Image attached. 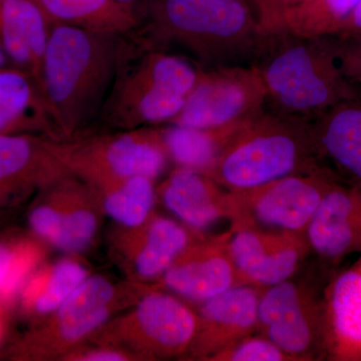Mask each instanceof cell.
<instances>
[{"label": "cell", "instance_id": "obj_1", "mask_svg": "<svg viewBox=\"0 0 361 361\" xmlns=\"http://www.w3.org/2000/svg\"><path fill=\"white\" fill-rule=\"evenodd\" d=\"M250 63L262 78L265 108L279 115L310 123L336 104L361 99L339 68L334 35L264 32Z\"/></svg>", "mask_w": 361, "mask_h": 361}, {"label": "cell", "instance_id": "obj_2", "mask_svg": "<svg viewBox=\"0 0 361 361\" xmlns=\"http://www.w3.org/2000/svg\"><path fill=\"white\" fill-rule=\"evenodd\" d=\"M118 39L120 35L51 25L39 85L58 139L82 132L99 116L115 77Z\"/></svg>", "mask_w": 361, "mask_h": 361}, {"label": "cell", "instance_id": "obj_3", "mask_svg": "<svg viewBox=\"0 0 361 361\" xmlns=\"http://www.w3.org/2000/svg\"><path fill=\"white\" fill-rule=\"evenodd\" d=\"M199 73L200 68L156 44L141 25L120 35L115 77L99 118L118 130L169 123Z\"/></svg>", "mask_w": 361, "mask_h": 361}, {"label": "cell", "instance_id": "obj_4", "mask_svg": "<svg viewBox=\"0 0 361 361\" xmlns=\"http://www.w3.org/2000/svg\"><path fill=\"white\" fill-rule=\"evenodd\" d=\"M146 20L156 44L179 47L203 68L251 63L264 35L244 0H152Z\"/></svg>", "mask_w": 361, "mask_h": 361}, {"label": "cell", "instance_id": "obj_5", "mask_svg": "<svg viewBox=\"0 0 361 361\" xmlns=\"http://www.w3.org/2000/svg\"><path fill=\"white\" fill-rule=\"evenodd\" d=\"M322 166L315 156L308 123L265 108L247 118L203 174L237 192Z\"/></svg>", "mask_w": 361, "mask_h": 361}, {"label": "cell", "instance_id": "obj_6", "mask_svg": "<svg viewBox=\"0 0 361 361\" xmlns=\"http://www.w3.org/2000/svg\"><path fill=\"white\" fill-rule=\"evenodd\" d=\"M49 147L70 174L99 190L134 177L156 180L167 168L169 155L161 129L153 127L49 137Z\"/></svg>", "mask_w": 361, "mask_h": 361}, {"label": "cell", "instance_id": "obj_7", "mask_svg": "<svg viewBox=\"0 0 361 361\" xmlns=\"http://www.w3.org/2000/svg\"><path fill=\"white\" fill-rule=\"evenodd\" d=\"M296 275L261 291L258 334L292 361L324 360L322 293L329 277L318 267L306 279Z\"/></svg>", "mask_w": 361, "mask_h": 361}, {"label": "cell", "instance_id": "obj_8", "mask_svg": "<svg viewBox=\"0 0 361 361\" xmlns=\"http://www.w3.org/2000/svg\"><path fill=\"white\" fill-rule=\"evenodd\" d=\"M197 311L161 287L147 289L134 310L104 330L103 345L142 360L187 357L198 330Z\"/></svg>", "mask_w": 361, "mask_h": 361}, {"label": "cell", "instance_id": "obj_9", "mask_svg": "<svg viewBox=\"0 0 361 361\" xmlns=\"http://www.w3.org/2000/svg\"><path fill=\"white\" fill-rule=\"evenodd\" d=\"M336 180V176L322 166L313 172L230 192L231 228L304 235L323 196Z\"/></svg>", "mask_w": 361, "mask_h": 361}, {"label": "cell", "instance_id": "obj_10", "mask_svg": "<svg viewBox=\"0 0 361 361\" xmlns=\"http://www.w3.org/2000/svg\"><path fill=\"white\" fill-rule=\"evenodd\" d=\"M123 301L120 285L104 276L87 277L44 322L16 348V357H56L96 334ZM65 355V356H66Z\"/></svg>", "mask_w": 361, "mask_h": 361}, {"label": "cell", "instance_id": "obj_11", "mask_svg": "<svg viewBox=\"0 0 361 361\" xmlns=\"http://www.w3.org/2000/svg\"><path fill=\"white\" fill-rule=\"evenodd\" d=\"M265 104L264 85L254 66L201 68L182 110L167 125L222 127L251 118Z\"/></svg>", "mask_w": 361, "mask_h": 361}, {"label": "cell", "instance_id": "obj_12", "mask_svg": "<svg viewBox=\"0 0 361 361\" xmlns=\"http://www.w3.org/2000/svg\"><path fill=\"white\" fill-rule=\"evenodd\" d=\"M44 190V198L28 216L32 231L61 250L84 251L99 228L96 191L71 174L54 180Z\"/></svg>", "mask_w": 361, "mask_h": 361}, {"label": "cell", "instance_id": "obj_13", "mask_svg": "<svg viewBox=\"0 0 361 361\" xmlns=\"http://www.w3.org/2000/svg\"><path fill=\"white\" fill-rule=\"evenodd\" d=\"M230 251L240 285L264 289L295 276L310 256L304 235L230 228Z\"/></svg>", "mask_w": 361, "mask_h": 361}, {"label": "cell", "instance_id": "obj_14", "mask_svg": "<svg viewBox=\"0 0 361 361\" xmlns=\"http://www.w3.org/2000/svg\"><path fill=\"white\" fill-rule=\"evenodd\" d=\"M317 266L327 276L361 253V190L334 180L304 233Z\"/></svg>", "mask_w": 361, "mask_h": 361}, {"label": "cell", "instance_id": "obj_15", "mask_svg": "<svg viewBox=\"0 0 361 361\" xmlns=\"http://www.w3.org/2000/svg\"><path fill=\"white\" fill-rule=\"evenodd\" d=\"M232 230L203 236L188 247L156 286L198 304L240 285L230 251Z\"/></svg>", "mask_w": 361, "mask_h": 361}, {"label": "cell", "instance_id": "obj_16", "mask_svg": "<svg viewBox=\"0 0 361 361\" xmlns=\"http://www.w3.org/2000/svg\"><path fill=\"white\" fill-rule=\"evenodd\" d=\"M261 291L238 285L197 304L198 330L187 357L209 361L244 337L257 334Z\"/></svg>", "mask_w": 361, "mask_h": 361}, {"label": "cell", "instance_id": "obj_17", "mask_svg": "<svg viewBox=\"0 0 361 361\" xmlns=\"http://www.w3.org/2000/svg\"><path fill=\"white\" fill-rule=\"evenodd\" d=\"M203 236L183 223L153 213L139 227L125 228L116 251L135 279L158 281L180 254Z\"/></svg>", "mask_w": 361, "mask_h": 361}, {"label": "cell", "instance_id": "obj_18", "mask_svg": "<svg viewBox=\"0 0 361 361\" xmlns=\"http://www.w3.org/2000/svg\"><path fill=\"white\" fill-rule=\"evenodd\" d=\"M324 360L361 361V253L332 273L322 293Z\"/></svg>", "mask_w": 361, "mask_h": 361}, {"label": "cell", "instance_id": "obj_19", "mask_svg": "<svg viewBox=\"0 0 361 361\" xmlns=\"http://www.w3.org/2000/svg\"><path fill=\"white\" fill-rule=\"evenodd\" d=\"M308 125L319 163L361 190V99L336 104Z\"/></svg>", "mask_w": 361, "mask_h": 361}, {"label": "cell", "instance_id": "obj_20", "mask_svg": "<svg viewBox=\"0 0 361 361\" xmlns=\"http://www.w3.org/2000/svg\"><path fill=\"white\" fill-rule=\"evenodd\" d=\"M70 174L42 135H0V203Z\"/></svg>", "mask_w": 361, "mask_h": 361}, {"label": "cell", "instance_id": "obj_21", "mask_svg": "<svg viewBox=\"0 0 361 361\" xmlns=\"http://www.w3.org/2000/svg\"><path fill=\"white\" fill-rule=\"evenodd\" d=\"M157 198L195 231L231 219L230 191L198 171L178 167L157 189Z\"/></svg>", "mask_w": 361, "mask_h": 361}, {"label": "cell", "instance_id": "obj_22", "mask_svg": "<svg viewBox=\"0 0 361 361\" xmlns=\"http://www.w3.org/2000/svg\"><path fill=\"white\" fill-rule=\"evenodd\" d=\"M51 27L32 0H0V45L11 65L32 75L39 85Z\"/></svg>", "mask_w": 361, "mask_h": 361}, {"label": "cell", "instance_id": "obj_23", "mask_svg": "<svg viewBox=\"0 0 361 361\" xmlns=\"http://www.w3.org/2000/svg\"><path fill=\"white\" fill-rule=\"evenodd\" d=\"M35 134L58 139L39 82L13 66L0 68V135Z\"/></svg>", "mask_w": 361, "mask_h": 361}, {"label": "cell", "instance_id": "obj_24", "mask_svg": "<svg viewBox=\"0 0 361 361\" xmlns=\"http://www.w3.org/2000/svg\"><path fill=\"white\" fill-rule=\"evenodd\" d=\"M51 25L65 23L92 32L122 35L142 25L139 16L115 0H32Z\"/></svg>", "mask_w": 361, "mask_h": 361}, {"label": "cell", "instance_id": "obj_25", "mask_svg": "<svg viewBox=\"0 0 361 361\" xmlns=\"http://www.w3.org/2000/svg\"><path fill=\"white\" fill-rule=\"evenodd\" d=\"M246 120L209 129L168 125L160 128L161 139L169 158L178 167L203 173Z\"/></svg>", "mask_w": 361, "mask_h": 361}, {"label": "cell", "instance_id": "obj_26", "mask_svg": "<svg viewBox=\"0 0 361 361\" xmlns=\"http://www.w3.org/2000/svg\"><path fill=\"white\" fill-rule=\"evenodd\" d=\"M87 277L85 266L71 259L35 271L20 292L21 305L28 314L44 317L58 310Z\"/></svg>", "mask_w": 361, "mask_h": 361}, {"label": "cell", "instance_id": "obj_27", "mask_svg": "<svg viewBox=\"0 0 361 361\" xmlns=\"http://www.w3.org/2000/svg\"><path fill=\"white\" fill-rule=\"evenodd\" d=\"M360 0H302L283 9L276 30L303 37L337 35Z\"/></svg>", "mask_w": 361, "mask_h": 361}, {"label": "cell", "instance_id": "obj_28", "mask_svg": "<svg viewBox=\"0 0 361 361\" xmlns=\"http://www.w3.org/2000/svg\"><path fill=\"white\" fill-rule=\"evenodd\" d=\"M94 191L104 213L123 228L139 227L153 214L155 180L134 177Z\"/></svg>", "mask_w": 361, "mask_h": 361}, {"label": "cell", "instance_id": "obj_29", "mask_svg": "<svg viewBox=\"0 0 361 361\" xmlns=\"http://www.w3.org/2000/svg\"><path fill=\"white\" fill-rule=\"evenodd\" d=\"M39 246L27 240L0 241V307L20 296L40 260Z\"/></svg>", "mask_w": 361, "mask_h": 361}, {"label": "cell", "instance_id": "obj_30", "mask_svg": "<svg viewBox=\"0 0 361 361\" xmlns=\"http://www.w3.org/2000/svg\"><path fill=\"white\" fill-rule=\"evenodd\" d=\"M209 361H292L267 337L254 334L214 355Z\"/></svg>", "mask_w": 361, "mask_h": 361}, {"label": "cell", "instance_id": "obj_31", "mask_svg": "<svg viewBox=\"0 0 361 361\" xmlns=\"http://www.w3.org/2000/svg\"><path fill=\"white\" fill-rule=\"evenodd\" d=\"M337 61L346 80L361 90V35H334Z\"/></svg>", "mask_w": 361, "mask_h": 361}, {"label": "cell", "instance_id": "obj_32", "mask_svg": "<svg viewBox=\"0 0 361 361\" xmlns=\"http://www.w3.org/2000/svg\"><path fill=\"white\" fill-rule=\"evenodd\" d=\"M66 357L73 360L84 361H123L130 360L134 357L130 353H126L123 349L115 346L102 345L101 348L87 349V350L75 351L68 353Z\"/></svg>", "mask_w": 361, "mask_h": 361}, {"label": "cell", "instance_id": "obj_33", "mask_svg": "<svg viewBox=\"0 0 361 361\" xmlns=\"http://www.w3.org/2000/svg\"><path fill=\"white\" fill-rule=\"evenodd\" d=\"M257 7L258 20L263 32H273L276 30L279 20V0H252Z\"/></svg>", "mask_w": 361, "mask_h": 361}, {"label": "cell", "instance_id": "obj_34", "mask_svg": "<svg viewBox=\"0 0 361 361\" xmlns=\"http://www.w3.org/2000/svg\"><path fill=\"white\" fill-rule=\"evenodd\" d=\"M361 35V0L338 35Z\"/></svg>", "mask_w": 361, "mask_h": 361}, {"label": "cell", "instance_id": "obj_35", "mask_svg": "<svg viewBox=\"0 0 361 361\" xmlns=\"http://www.w3.org/2000/svg\"><path fill=\"white\" fill-rule=\"evenodd\" d=\"M118 4H122L123 6L127 7L130 11H134L142 23L146 20L148 16L149 4L152 0H115Z\"/></svg>", "mask_w": 361, "mask_h": 361}, {"label": "cell", "instance_id": "obj_36", "mask_svg": "<svg viewBox=\"0 0 361 361\" xmlns=\"http://www.w3.org/2000/svg\"><path fill=\"white\" fill-rule=\"evenodd\" d=\"M300 1H302V0H279L280 9H281V13L283 11V9L287 8V7L294 6V4H298V2Z\"/></svg>", "mask_w": 361, "mask_h": 361}, {"label": "cell", "instance_id": "obj_37", "mask_svg": "<svg viewBox=\"0 0 361 361\" xmlns=\"http://www.w3.org/2000/svg\"><path fill=\"white\" fill-rule=\"evenodd\" d=\"M11 66V63H9L8 58L4 52V49H2L1 45H0V68H4V66Z\"/></svg>", "mask_w": 361, "mask_h": 361}, {"label": "cell", "instance_id": "obj_38", "mask_svg": "<svg viewBox=\"0 0 361 361\" xmlns=\"http://www.w3.org/2000/svg\"><path fill=\"white\" fill-rule=\"evenodd\" d=\"M1 334H2V323H1V322H0V336H1Z\"/></svg>", "mask_w": 361, "mask_h": 361}]
</instances>
